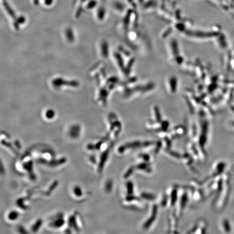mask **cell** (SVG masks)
<instances>
[{
    "instance_id": "cell-4",
    "label": "cell",
    "mask_w": 234,
    "mask_h": 234,
    "mask_svg": "<svg viewBox=\"0 0 234 234\" xmlns=\"http://www.w3.org/2000/svg\"><path fill=\"white\" fill-rule=\"evenodd\" d=\"M133 190V185L131 183H130L128 185V191L129 193H132Z\"/></svg>"
},
{
    "instance_id": "cell-1",
    "label": "cell",
    "mask_w": 234,
    "mask_h": 234,
    "mask_svg": "<svg viewBox=\"0 0 234 234\" xmlns=\"http://www.w3.org/2000/svg\"><path fill=\"white\" fill-rule=\"evenodd\" d=\"M156 214H157V207L155 206L153 208V216L151 218V219L148 220V221L147 222V223H146L145 225V228H148L150 227V224H151V223H152L153 222L154 219H155V216H156Z\"/></svg>"
},
{
    "instance_id": "cell-3",
    "label": "cell",
    "mask_w": 234,
    "mask_h": 234,
    "mask_svg": "<svg viewBox=\"0 0 234 234\" xmlns=\"http://www.w3.org/2000/svg\"><path fill=\"white\" fill-rule=\"evenodd\" d=\"M9 218L12 219H15L18 217V214L16 213V212H12L9 215Z\"/></svg>"
},
{
    "instance_id": "cell-2",
    "label": "cell",
    "mask_w": 234,
    "mask_h": 234,
    "mask_svg": "<svg viewBox=\"0 0 234 234\" xmlns=\"http://www.w3.org/2000/svg\"><path fill=\"white\" fill-rule=\"evenodd\" d=\"M142 196L143 197L146 199H153L155 198V196H153L151 195H150V194H147V193H143L142 194Z\"/></svg>"
}]
</instances>
